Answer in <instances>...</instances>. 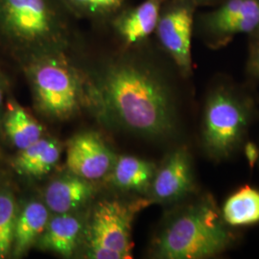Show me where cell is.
<instances>
[{
	"instance_id": "2e32d148",
	"label": "cell",
	"mask_w": 259,
	"mask_h": 259,
	"mask_svg": "<svg viewBox=\"0 0 259 259\" xmlns=\"http://www.w3.org/2000/svg\"><path fill=\"white\" fill-rule=\"evenodd\" d=\"M62 147L56 139L41 138L27 148L20 150L10 161V165L21 176L41 177L58 163Z\"/></svg>"
},
{
	"instance_id": "8fae6325",
	"label": "cell",
	"mask_w": 259,
	"mask_h": 259,
	"mask_svg": "<svg viewBox=\"0 0 259 259\" xmlns=\"http://www.w3.org/2000/svg\"><path fill=\"white\" fill-rule=\"evenodd\" d=\"M165 0H144L120 11L102 30L121 47H129L149 39L155 33ZM93 27V26H92Z\"/></svg>"
},
{
	"instance_id": "7c38bea8",
	"label": "cell",
	"mask_w": 259,
	"mask_h": 259,
	"mask_svg": "<svg viewBox=\"0 0 259 259\" xmlns=\"http://www.w3.org/2000/svg\"><path fill=\"white\" fill-rule=\"evenodd\" d=\"M50 219L47 204L38 200H30L19 207L15 223L14 241L11 256L19 258L37 244Z\"/></svg>"
},
{
	"instance_id": "603a6c76",
	"label": "cell",
	"mask_w": 259,
	"mask_h": 259,
	"mask_svg": "<svg viewBox=\"0 0 259 259\" xmlns=\"http://www.w3.org/2000/svg\"><path fill=\"white\" fill-rule=\"evenodd\" d=\"M243 148L250 169H252L259 159V147L252 141H246Z\"/></svg>"
},
{
	"instance_id": "cb8c5ba5",
	"label": "cell",
	"mask_w": 259,
	"mask_h": 259,
	"mask_svg": "<svg viewBox=\"0 0 259 259\" xmlns=\"http://www.w3.org/2000/svg\"><path fill=\"white\" fill-rule=\"evenodd\" d=\"M192 2H194L197 7L200 6H207V5H213L216 3H221L223 0H191Z\"/></svg>"
},
{
	"instance_id": "ba28073f",
	"label": "cell",
	"mask_w": 259,
	"mask_h": 259,
	"mask_svg": "<svg viewBox=\"0 0 259 259\" xmlns=\"http://www.w3.org/2000/svg\"><path fill=\"white\" fill-rule=\"evenodd\" d=\"M194 31L210 49L227 47L238 35L259 31V0H223L195 18Z\"/></svg>"
},
{
	"instance_id": "ac0fdd59",
	"label": "cell",
	"mask_w": 259,
	"mask_h": 259,
	"mask_svg": "<svg viewBox=\"0 0 259 259\" xmlns=\"http://www.w3.org/2000/svg\"><path fill=\"white\" fill-rule=\"evenodd\" d=\"M223 218L232 228L253 226L259 223V190L243 185L223 204Z\"/></svg>"
},
{
	"instance_id": "3957f363",
	"label": "cell",
	"mask_w": 259,
	"mask_h": 259,
	"mask_svg": "<svg viewBox=\"0 0 259 259\" xmlns=\"http://www.w3.org/2000/svg\"><path fill=\"white\" fill-rule=\"evenodd\" d=\"M237 241L234 228L223 218L210 193L198 195L172 213L153 244L157 258H212L232 248Z\"/></svg>"
},
{
	"instance_id": "e0dca14e",
	"label": "cell",
	"mask_w": 259,
	"mask_h": 259,
	"mask_svg": "<svg viewBox=\"0 0 259 259\" xmlns=\"http://www.w3.org/2000/svg\"><path fill=\"white\" fill-rule=\"evenodd\" d=\"M157 167L146 159L122 156L115 159L111 169V182L125 191L148 193Z\"/></svg>"
},
{
	"instance_id": "44dd1931",
	"label": "cell",
	"mask_w": 259,
	"mask_h": 259,
	"mask_svg": "<svg viewBox=\"0 0 259 259\" xmlns=\"http://www.w3.org/2000/svg\"><path fill=\"white\" fill-rule=\"evenodd\" d=\"M249 56L247 62L248 73L259 80V31L250 35Z\"/></svg>"
},
{
	"instance_id": "9c48e42d",
	"label": "cell",
	"mask_w": 259,
	"mask_h": 259,
	"mask_svg": "<svg viewBox=\"0 0 259 259\" xmlns=\"http://www.w3.org/2000/svg\"><path fill=\"white\" fill-rule=\"evenodd\" d=\"M195 186L191 155L187 149L181 147L169 153L157 168L148 198L152 203L173 204L193 194Z\"/></svg>"
},
{
	"instance_id": "d6986e66",
	"label": "cell",
	"mask_w": 259,
	"mask_h": 259,
	"mask_svg": "<svg viewBox=\"0 0 259 259\" xmlns=\"http://www.w3.org/2000/svg\"><path fill=\"white\" fill-rule=\"evenodd\" d=\"M75 19L93 27H104L131 0H61Z\"/></svg>"
},
{
	"instance_id": "7402d4cb",
	"label": "cell",
	"mask_w": 259,
	"mask_h": 259,
	"mask_svg": "<svg viewBox=\"0 0 259 259\" xmlns=\"http://www.w3.org/2000/svg\"><path fill=\"white\" fill-rule=\"evenodd\" d=\"M10 94V77L5 65L0 62V137L2 135V120L5 105Z\"/></svg>"
},
{
	"instance_id": "6da1fadb",
	"label": "cell",
	"mask_w": 259,
	"mask_h": 259,
	"mask_svg": "<svg viewBox=\"0 0 259 259\" xmlns=\"http://www.w3.org/2000/svg\"><path fill=\"white\" fill-rule=\"evenodd\" d=\"M100 31L111 47L89 54L74 44L69 51L87 77L89 101L136 136L171 137L178 125L176 77L182 75L176 65L165 63L168 56H159L162 50L157 44L155 47L156 39L124 47Z\"/></svg>"
},
{
	"instance_id": "52a82bcc",
	"label": "cell",
	"mask_w": 259,
	"mask_h": 259,
	"mask_svg": "<svg viewBox=\"0 0 259 259\" xmlns=\"http://www.w3.org/2000/svg\"><path fill=\"white\" fill-rule=\"evenodd\" d=\"M197 8L191 0H165L154 33L158 47L185 79L193 71L191 48Z\"/></svg>"
},
{
	"instance_id": "5b68a950",
	"label": "cell",
	"mask_w": 259,
	"mask_h": 259,
	"mask_svg": "<svg viewBox=\"0 0 259 259\" xmlns=\"http://www.w3.org/2000/svg\"><path fill=\"white\" fill-rule=\"evenodd\" d=\"M37 110L48 118L65 120L89 101L88 80L69 51L37 56L22 66Z\"/></svg>"
},
{
	"instance_id": "ffe728a7",
	"label": "cell",
	"mask_w": 259,
	"mask_h": 259,
	"mask_svg": "<svg viewBox=\"0 0 259 259\" xmlns=\"http://www.w3.org/2000/svg\"><path fill=\"white\" fill-rule=\"evenodd\" d=\"M18 212L16 196L9 185H0V259L11 256Z\"/></svg>"
},
{
	"instance_id": "30bf717a",
	"label": "cell",
	"mask_w": 259,
	"mask_h": 259,
	"mask_svg": "<svg viewBox=\"0 0 259 259\" xmlns=\"http://www.w3.org/2000/svg\"><path fill=\"white\" fill-rule=\"evenodd\" d=\"M114 162L112 151L97 133H81L66 145V166L70 173L88 181L107 176Z\"/></svg>"
},
{
	"instance_id": "277c9868",
	"label": "cell",
	"mask_w": 259,
	"mask_h": 259,
	"mask_svg": "<svg viewBox=\"0 0 259 259\" xmlns=\"http://www.w3.org/2000/svg\"><path fill=\"white\" fill-rule=\"evenodd\" d=\"M255 115V102L244 87L227 79L216 81L204 100L201 143L210 159L221 161L235 154L245 142Z\"/></svg>"
},
{
	"instance_id": "7a4b0ae2",
	"label": "cell",
	"mask_w": 259,
	"mask_h": 259,
	"mask_svg": "<svg viewBox=\"0 0 259 259\" xmlns=\"http://www.w3.org/2000/svg\"><path fill=\"white\" fill-rule=\"evenodd\" d=\"M80 23L61 0H0V62L20 71L37 56L69 51Z\"/></svg>"
},
{
	"instance_id": "5bb4252c",
	"label": "cell",
	"mask_w": 259,
	"mask_h": 259,
	"mask_svg": "<svg viewBox=\"0 0 259 259\" xmlns=\"http://www.w3.org/2000/svg\"><path fill=\"white\" fill-rule=\"evenodd\" d=\"M94 188L91 181L71 173L47 185L45 204L54 214L73 212L92 199Z\"/></svg>"
},
{
	"instance_id": "9a60e30c",
	"label": "cell",
	"mask_w": 259,
	"mask_h": 259,
	"mask_svg": "<svg viewBox=\"0 0 259 259\" xmlns=\"http://www.w3.org/2000/svg\"><path fill=\"white\" fill-rule=\"evenodd\" d=\"M3 133L10 143L20 151L44 137V127L9 94L2 120Z\"/></svg>"
},
{
	"instance_id": "4fadbf2b",
	"label": "cell",
	"mask_w": 259,
	"mask_h": 259,
	"mask_svg": "<svg viewBox=\"0 0 259 259\" xmlns=\"http://www.w3.org/2000/svg\"><path fill=\"white\" fill-rule=\"evenodd\" d=\"M83 232V220L74 213L55 214L49 219L36 245L41 250L68 257L74 253Z\"/></svg>"
},
{
	"instance_id": "8992f818",
	"label": "cell",
	"mask_w": 259,
	"mask_h": 259,
	"mask_svg": "<svg viewBox=\"0 0 259 259\" xmlns=\"http://www.w3.org/2000/svg\"><path fill=\"white\" fill-rule=\"evenodd\" d=\"M152 204L147 198L131 203L102 201L91 215L87 231L88 257L93 259L133 258L132 225L135 216Z\"/></svg>"
}]
</instances>
